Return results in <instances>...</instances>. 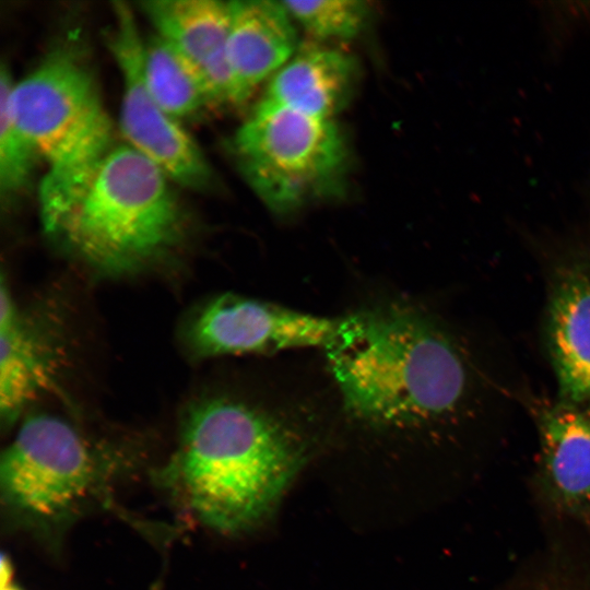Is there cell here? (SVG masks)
I'll return each instance as SVG.
<instances>
[{
	"label": "cell",
	"mask_w": 590,
	"mask_h": 590,
	"mask_svg": "<svg viewBox=\"0 0 590 590\" xmlns=\"http://www.w3.org/2000/svg\"><path fill=\"white\" fill-rule=\"evenodd\" d=\"M0 304V414L12 425L56 388L64 352L54 329L17 306L3 278Z\"/></svg>",
	"instance_id": "obj_9"
},
{
	"label": "cell",
	"mask_w": 590,
	"mask_h": 590,
	"mask_svg": "<svg viewBox=\"0 0 590 590\" xmlns=\"http://www.w3.org/2000/svg\"><path fill=\"white\" fill-rule=\"evenodd\" d=\"M227 58L231 105L246 102L298 49L294 21L282 1H229Z\"/></svg>",
	"instance_id": "obj_11"
},
{
	"label": "cell",
	"mask_w": 590,
	"mask_h": 590,
	"mask_svg": "<svg viewBox=\"0 0 590 590\" xmlns=\"http://www.w3.org/2000/svg\"><path fill=\"white\" fill-rule=\"evenodd\" d=\"M357 79L354 58L322 44L299 46L270 79L263 99L323 119L349 103Z\"/></svg>",
	"instance_id": "obj_14"
},
{
	"label": "cell",
	"mask_w": 590,
	"mask_h": 590,
	"mask_svg": "<svg viewBox=\"0 0 590 590\" xmlns=\"http://www.w3.org/2000/svg\"><path fill=\"white\" fill-rule=\"evenodd\" d=\"M14 119L46 166L38 190L39 215L51 234L115 146L113 126L86 64L60 48L10 94Z\"/></svg>",
	"instance_id": "obj_4"
},
{
	"label": "cell",
	"mask_w": 590,
	"mask_h": 590,
	"mask_svg": "<svg viewBox=\"0 0 590 590\" xmlns=\"http://www.w3.org/2000/svg\"><path fill=\"white\" fill-rule=\"evenodd\" d=\"M0 576L1 590H23L13 582V566L5 555L1 557Z\"/></svg>",
	"instance_id": "obj_18"
},
{
	"label": "cell",
	"mask_w": 590,
	"mask_h": 590,
	"mask_svg": "<svg viewBox=\"0 0 590 590\" xmlns=\"http://www.w3.org/2000/svg\"><path fill=\"white\" fill-rule=\"evenodd\" d=\"M294 22L319 40L351 39L365 26L368 2L359 0L282 1Z\"/></svg>",
	"instance_id": "obj_17"
},
{
	"label": "cell",
	"mask_w": 590,
	"mask_h": 590,
	"mask_svg": "<svg viewBox=\"0 0 590 590\" xmlns=\"http://www.w3.org/2000/svg\"><path fill=\"white\" fill-rule=\"evenodd\" d=\"M341 318L294 310L238 294L217 295L194 310L184 341L194 358L267 354L332 342Z\"/></svg>",
	"instance_id": "obj_8"
},
{
	"label": "cell",
	"mask_w": 590,
	"mask_h": 590,
	"mask_svg": "<svg viewBox=\"0 0 590 590\" xmlns=\"http://www.w3.org/2000/svg\"><path fill=\"white\" fill-rule=\"evenodd\" d=\"M141 10L155 28L189 62L211 104L231 105L227 58L229 1L149 0Z\"/></svg>",
	"instance_id": "obj_10"
},
{
	"label": "cell",
	"mask_w": 590,
	"mask_h": 590,
	"mask_svg": "<svg viewBox=\"0 0 590 590\" xmlns=\"http://www.w3.org/2000/svg\"><path fill=\"white\" fill-rule=\"evenodd\" d=\"M109 50L122 79L120 130L129 146L154 163L173 184L206 190L213 173L190 134L150 93L143 75V46L132 10L114 2Z\"/></svg>",
	"instance_id": "obj_7"
},
{
	"label": "cell",
	"mask_w": 590,
	"mask_h": 590,
	"mask_svg": "<svg viewBox=\"0 0 590 590\" xmlns=\"http://www.w3.org/2000/svg\"><path fill=\"white\" fill-rule=\"evenodd\" d=\"M142 63L150 93L172 118L178 120L191 116L211 104L193 68L158 34L144 42Z\"/></svg>",
	"instance_id": "obj_15"
},
{
	"label": "cell",
	"mask_w": 590,
	"mask_h": 590,
	"mask_svg": "<svg viewBox=\"0 0 590 590\" xmlns=\"http://www.w3.org/2000/svg\"><path fill=\"white\" fill-rule=\"evenodd\" d=\"M304 446L272 415L226 397L184 412L170 476L188 509L220 533L264 520L299 469Z\"/></svg>",
	"instance_id": "obj_1"
},
{
	"label": "cell",
	"mask_w": 590,
	"mask_h": 590,
	"mask_svg": "<svg viewBox=\"0 0 590 590\" xmlns=\"http://www.w3.org/2000/svg\"><path fill=\"white\" fill-rule=\"evenodd\" d=\"M344 408L374 424H426L453 414L469 390L455 342L426 316L376 307L341 318L324 349Z\"/></svg>",
	"instance_id": "obj_2"
},
{
	"label": "cell",
	"mask_w": 590,
	"mask_h": 590,
	"mask_svg": "<svg viewBox=\"0 0 590 590\" xmlns=\"http://www.w3.org/2000/svg\"><path fill=\"white\" fill-rule=\"evenodd\" d=\"M233 150L256 194L287 214L341 188L347 148L333 119L261 99L237 129Z\"/></svg>",
	"instance_id": "obj_6"
},
{
	"label": "cell",
	"mask_w": 590,
	"mask_h": 590,
	"mask_svg": "<svg viewBox=\"0 0 590 590\" xmlns=\"http://www.w3.org/2000/svg\"><path fill=\"white\" fill-rule=\"evenodd\" d=\"M172 184L128 144L114 146L50 235L103 274L139 272L166 257L182 236Z\"/></svg>",
	"instance_id": "obj_3"
},
{
	"label": "cell",
	"mask_w": 590,
	"mask_h": 590,
	"mask_svg": "<svg viewBox=\"0 0 590 590\" xmlns=\"http://www.w3.org/2000/svg\"><path fill=\"white\" fill-rule=\"evenodd\" d=\"M539 430L548 498L570 516H590V412L560 401L542 412Z\"/></svg>",
	"instance_id": "obj_12"
},
{
	"label": "cell",
	"mask_w": 590,
	"mask_h": 590,
	"mask_svg": "<svg viewBox=\"0 0 590 590\" xmlns=\"http://www.w3.org/2000/svg\"><path fill=\"white\" fill-rule=\"evenodd\" d=\"M13 80L2 64L0 72V190L12 197L30 181L39 160L34 146L17 126L10 102Z\"/></svg>",
	"instance_id": "obj_16"
},
{
	"label": "cell",
	"mask_w": 590,
	"mask_h": 590,
	"mask_svg": "<svg viewBox=\"0 0 590 590\" xmlns=\"http://www.w3.org/2000/svg\"><path fill=\"white\" fill-rule=\"evenodd\" d=\"M115 455L66 418L31 414L1 456L2 503L25 526L59 528L106 491Z\"/></svg>",
	"instance_id": "obj_5"
},
{
	"label": "cell",
	"mask_w": 590,
	"mask_h": 590,
	"mask_svg": "<svg viewBox=\"0 0 590 590\" xmlns=\"http://www.w3.org/2000/svg\"><path fill=\"white\" fill-rule=\"evenodd\" d=\"M547 343L560 401L590 404V270L556 280L547 312Z\"/></svg>",
	"instance_id": "obj_13"
}]
</instances>
